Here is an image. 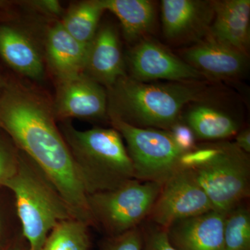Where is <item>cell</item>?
Instances as JSON below:
<instances>
[{"label":"cell","instance_id":"d4e9b609","mask_svg":"<svg viewBox=\"0 0 250 250\" xmlns=\"http://www.w3.org/2000/svg\"><path fill=\"white\" fill-rule=\"evenodd\" d=\"M168 131L177 147L184 153L190 152L196 147L195 134L184 122L176 123Z\"/></svg>","mask_w":250,"mask_h":250},{"label":"cell","instance_id":"30bf717a","mask_svg":"<svg viewBox=\"0 0 250 250\" xmlns=\"http://www.w3.org/2000/svg\"><path fill=\"white\" fill-rule=\"evenodd\" d=\"M131 75L139 82L199 81L203 76L192 66L152 39L144 38L134 44L127 57Z\"/></svg>","mask_w":250,"mask_h":250},{"label":"cell","instance_id":"484cf974","mask_svg":"<svg viewBox=\"0 0 250 250\" xmlns=\"http://www.w3.org/2000/svg\"><path fill=\"white\" fill-rule=\"evenodd\" d=\"M235 144L242 151L249 154L250 153V131L246 129L237 134Z\"/></svg>","mask_w":250,"mask_h":250},{"label":"cell","instance_id":"4fadbf2b","mask_svg":"<svg viewBox=\"0 0 250 250\" xmlns=\"http://www.w3.org/2000/svg\"><path fill=\"white\" fill-rule=\"evenodd\" d=\"M83 73L106 89L126 75L119 37L111 24L98 27L88 47Z\"/></svg>","mask_w":250,"mask_h":250},{"label":"cell","instance_id":"3957f363","mask_svg":"<svg viewBox=\"0 0 250 250\" xmlns=\"http://www.w3.org/2000/svg\"><path fill=\"white\" fill-rule=\"evenodd\" d=\"M59 127L87 196L113 190L135 179L134 166L124 140L114 128L81 131L70 121L61 122Z\"/></svg>","mask_w":250,"mask_h":250},{"label":"cell","instance_id":"ba28073f","mask_svg":"<svg viewBox=\"0 0 250 250\" xmlns=\"http://www.w3.org/2000/svg\"><path fill=\"white\" fill-rule=\"evenodd\" d=\"M214 210L209 198L191 173L180 168L161 187L149 218L161 228H167L183 219Z\"/></svg>","mask_w":250,"mask_h":250},{"label":"cell","instance_id":"9c48e42d","mask_svg":"<svg viewBox=\"0 0 250 250\" xmlns=\"http://www.w3.org/2000/svg\"><path fill=\"white\" fill-rule=\"evenodd\" d=\"M57 82L52 100L57 121L108 118L107 91L103 85L83 72Z\"/></svg>","mask_w":250,"mask_h":250},{"label":"cell","instance_id":"f1b7e54d","mask_svg":"<svg viewBox=\"0 0 250 250\" xmlns=\"http://www.w3.org/2000/svg\"><path fill=\"white\" fill-rule=\"evenodd\" d=\"M0 230H1V224H0Z\"/></svg>","mask_w":250,"mask_h":250},{"label":"cell","instance_id":"9a60e30c","mask_svg":"<svg viewBox=\"0 0 250 250\" xmlns=\"http://www.w3.org/2000/svg\"><path fill=\"white\" fill-rule=\"evenodd\" d=\"M214 17L208 35L248 54L250 44V0L213 1Z\"/></svg>","mask_w":250,"mask_h":250},{"label":"cell","instance_id":"7402d4cb","mask_svg":"<svg viewBox=\"0 0 250 250\" xmlns=\"http://www.w3.org/2000/svg\"><path fill=\"white\" fill-rule=\"evenodd\" d=\"M19 160V149L9 136L0 129V187H4L16 173Z\"/></svg>","mask_w":250,"mask_h":250},{"label":"cell","instance_id":"6da1fadb","mask_svg":"<svg viewBox=\"0 0 250 250\" xmlns=\"http://www.w3.org/2000/svg\"><path fill=\"white\" fill-rule=\"evenodd\" d=\"M0 129L45 174L74 217L93 226L86 192L57 125L52 100L8 75L0 95Z\"/></svg>","mask_w":250,"mask_h":250},{"label":"cell","instance_id":"d6986e66","mask_svg":"<svg viewBox=\"0 0 250 250\" xmlns=\"http://www.w3.org/2000/svg\"><path fill=\"white\" fill-rule=\"evenodd\" d=\"M104 11L99 0L79 1L69 8L60 22L74 39L89 45Z\"/></svg>","mask_w":250,"mask_h":250},{"label":"cell","instance_id":"52a82bcc","mask_svg":"<svg viewBox=\"0 0 250 250\" xmlns=\"http://www.w3.org/2000/svg\"><path fill=\"white\" fill-rule=\"evenodd\" d=\"M126 142L135 179L163 185L180 168L184 153L168 131L132 126L114 118H108Z\"/></svg>","mask_w":250,"mask_h":250},{"label":"cell","instance_id":"7a4b0ae2","mask_svg":"<svg viewBox=\"0 0 250 250\" xmlns=\"http://www.w3.org/2000/svg\"><path fill=\"white\" fill-rule=\"evenodd\" d=\"M206 86L200 81L146 83L126 75L106 89L108 118L169 131L181 121L187 105L203 100Z\"/></svg>","mask_w":250,"mask_h":250},{"label":"cell","instance_id":"277c9868","mask_svg":"<svg viewBox=\"0 0 250 250\" xmlns=\"http://www.w3.org/2000/svg\"><path fill=\"white\" fill-rule=\"evenodd\" d=\"M180 167L191 173L214 210L224 214L250 196V157L234 143L197 146L184 154Z\"/></svg>","mask_w":250,"mask_h":250},{"label":"cell","instance_id":"e0dca14e","mask_svg":"<svg viewBox=\"0 0 250 250\" xmlns=\"http://www.w3.org/2000/svg\"><path fill=\"white\" fill-rule=\"evenodd\" d=\"M105 11L121 22L125 39L136 44L152 30L156 21L155 3L149 0H99Z\"/></svg>","mask_w":250,"mask_h":250},{"label":"cell","instance_id":"ac0fdd59","mask_svg":"<svg viewBox=\"0 0 250 250\" xmlns=\"http://www.w3.org/2000/svg\"><path fill=\"white\" fill-rule=\"evenodd\" d=\"M184 118V123L192 129L195 138L205 141L228 139L236 135L239 129L231 115L203 100L190 105Z\"/></svg>","mask_w":250,"mask_h":250},{"label":"cell","instance_id":"8992f818","mask_svg":"<svg viewBox=\"0 0 250 250\" xmlns=\"http://www.w3.org/2000/svg\"><path fill=\"white\" fill-rule=\"evenodd\" d=\"M162 185L132 179L113 190L87 196L93 226L108 236L139 228L150 214Z\"/></svg>","mask_w":250,"mask_h":250},{"label":"cell","instance_id":"5b68a950","mask_svg":"<svg viewBox=\"0 0 250 250\" xmlns=\"http://www.w3.org/2000/svg\"><path fill=\"white\" fill-rule=\"evenodd\" d=\"M4 187L14 192L27 250H41L57 224L75 218L45 174L21 151L17 170Z\"/></svg>","mask_w":250,"mask_h":250},{"label":"cell","instance_id":"4316f807","mask_svg":"<svg viewBox=\"0 0 250 250\" xmlns=\"http://www.w3.org/2000/svg\"><path fill=\"white\" fill-rule=\"evenodd\" d=\"M8 74L4 71L0 63V95L2 93L5 85H6V82H7Z\"/></svg>","mask_w":250,"mask_h":250},{"label":"cell","instance_id":"44dd1931","mask_svg":"<svg viewBox=\"0 0 250 250\" xmlns=\"http://www.w3.org/2000/svg\"><path fill=\"white\" fill-rule=\"evenodd\" d=\"M225 250H250V212L238 205L225 216L224 224Z\"/></svg>","mask_w":250,"mask_h":250},{"label":"cell","instance_id":"603a6c76","mask_svg":"<svg viewBox=\"0 0 250 250\" xmlns=\"http://www.w3.org/2000/svg\"><path fill=\"white\" fill-rule=\"evenodd\" d=\"M143 232L139 228L115 236H108L101 243V250H143Z\"/></svg>","mask_w":250,"mask_h":250},{"label":"cell","instance_id":"5bb4252c","mask_svg":"<svg viewBox=\"0 0 250 250\" xmlns=\"http://www.w3.org/2000/svg\"><path fill=\"white\" fill-rule=\"evenodd\" d=\"M225 216L221 212L211 210L179 220L166 228L169 240L178 250H225Z\"/></svg>","mask_w":250,"mask_h":250},{"label":"cell","instance_id":"cb8c5ba5","mask_svg":"<svg viewBox=\"0 0 250 250\" xmlns=\"http://www.w3.org/2000/svg\"><path fill=\"white\" fill-rule=\"evenodd\" d=\"M143 236V250H178L170 243L166 228L154 225Z\"/></svg>","mask_w":250,"mask_h":250},{"label":"cell","instance_id":"8fae6325","mask_svg":"<svg viewBox=\"0 0 250 250\" xmlns=\"http://www.w3.org/2000/svg\"><path fill=\"white\" fill-rule=\"evenodd\" d=\"M163 32L167 40L194 43L208 35L214 17L213 1L163 0Z\"/></svg>","mask_w":250,"mask_h":250},{"label":"cell","instance_id":"7c38bea8","mask_svg":"<svg viewBox=\"0 0 250 250\" xmlns=\"http://www.w3.org/2000/svg\"><path fill=\"white\" fill-rule=\"evenodd\" d=\"M184 61L202 76L232 80L248 66V54L207 36L184 51Z\"/></svg>","mask_w":250,"mask_h":250},{"label":"cell","instance_id":"83f0119b","mask_svg":"<svg viewBox=\"0 0 250 250\" xmlns=\"http://www.w3.org/2000/svg\"><path fill=\"white\" fill-rule=\"evenodd\" d=\"M4 250H27L23 248V247L18 246V245H14V246H11L9 247V248H6Z\"/></svg>","mask_w":250,"mask_h":250},{"label":"cell","instance_id":"ffe728a7","mask_svg":"<svg viewBox=\"0 0 250 250\" xmlns=\"http://www.w3.org/2000/svg\"><path fill=\"white\" fill-rule=\"evenodd\" d=\"M88 227L75 218L62 220L52 229L41 250H89Z\"/></svg>","mask_w":250,"mask_h":250},{"label":"cell","instance_id":"2e32d148","mask_svg":"<svg viewBox=\"0 0 250 250\" xmlns=\"http://www.w3.org/2000/svg\"><path fill=\"white\" fill-rule=\"evenodd\" d=\"M88 47L74 39L61 22L49 28L44 55L57 81L83 73Z\"/></svg>","mask_w":250,"mask_h":250}]
</instances>
